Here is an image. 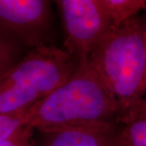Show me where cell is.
<instances>
[{"instance_id": "6da1fadb", "label": "cell", "mask_w": 146, "mask_h": 146, "mask_svg": "<svg viewBox=\"0 0 146 146\" xmlns=\"http://www.w3.org/2000/svg\"><path fill=\"white\" fill-rule=\"evenodd\" d=\"M119 105L88 63L25 111L23 123L54 133L60 131L118 126Z\"/></svg>"}, {"instance_id": "7a4b0ae2", "label": "cell", "mask_w": 146, "mask_h": 146, "mask_svg": "<svg viewBox=\"0 0 146 146\" xmlns=\"http://www.w3.org/2000/svg\"><path fill=\"white\" fill-rule=\"evenodd\" d=\"M88 64L118 102L123 117L145 94V21L135 16L117 29H110L90 53Z\"/></svg>"}, {"instance_id": "3957f363", "label": "cell", "mask_w": 146, "mask_h": 146, "mask_svg": "<svg viewBox=\"0 0 146 146\" xmlns=\"http://www.w3.org/2000/svg\"><path fill=\"white\" fill-rule=\"evenodd\" d=\"M77 67L64 50L33 48L0 76V115L29 109L67 81Z\"/></svg>"}, {"instance_id": "277c9868", "label": "cell", "mask_w": 146, "mask_h": 146, "mask_svg": "<svg viewBox=\"0 0 146 146\" xmlns=\"http://www.w3.org/2000/svg\"><path fill=\"white\" fill-rule=\"evenodd\" d=\"M61 13L65 51L77 66L88 63L90 53L109 31L110 21L99 0L56 1Z\"/></svg>"}, {"instance_id": "5b68a950", "label": "cell", "mask_w": 146, "mask_h": 146, "mask_svg": "<svg viewBox=\"0 0 146 146\" xmlns=\"http://www.w3.org/2000/svg\"><path fill=\"white\" fill-rule=\"evenodd\" d=\"M51 23L50 2L46 0H0V29L16 42L36 48Z\"/></svg>"}, {"instance_id": "8992f818", "label": "cell", "mask_w": 146, "mask_h": 146, "mask_svg": "<svg viewBox=\"0 0 146 146\" xmlns=\"http://www.w3.org/2000/svg\"><path fill=\"white\" fill-rule=\"evenodd\" d=\"M118 126L69 129L50 133L51 138L47 146H113Z\"/></svg>"}, {"instance_id": "52a82bcc", "label": "cell", "mask_w": 146, "mask_h": 146, "mask_svg": "<svg viewBox=\"0 0 146 146\" xmlns=\"http://www.w3.org/2000/svg\"><path fill=\"white\" fill-rule=\"evenodd\" d=\"M123 127L116 130L113 146H146V101L131 107L120 119Z\"/></svg>"}, {"instance_id": "ba28073f", "label": "cell", "mask_w": 146, "mask_h": 146, "mask_svg": "<svg viewBox=\"0 0 146 146\" xmlns=\"http://www.w3.org/2000/svg\"><path fill=\"white\" fill-rule=\"evenodd\" d=\"M110 21V29H115L145 9V0H99Z\"/></svg>"}, {"instance_id": "9c48e42d", "label": "cell", "mask_w": 146, "mask_h": 146, "mask_svg": "<svg viewBox=\"0 0 146 146\" xmlns=\"http://www.w3.org/2000/svg\"><path fill=\"white\" fill-rule=\"evenodd\" d=\"M18 43L0 29V76L17 62Z\"/></svg>"}, {"instance_id": "30bf717a", "label": "cell", "mask_w": 146, "mask_h": 146, "mask_svg": "<svg viewBox=\"0 0 146 146\" xmlns=\"http://www.w3.org/2000/svg\"><path fill=\"white\" fill-rule=\"evenodd\" d=\"M33 128L25 123H21L4 140L0 141V146H29Z\"/></svg>"}, {"instance_id": "8fae6325", "label": "cell", "mask_w": 146, "mask_h": 146, "mask_svg": "<svg viewBox=\"0 0 146 146\" xmlns=\"http://www.w3.org/2000/svg\"><path fill=\"white\" fill-rule=\"evenodd\" d=\"M27 110H23L11 115H0V141L4 140L23 123Z\"/></svg>"}]
</instances>
